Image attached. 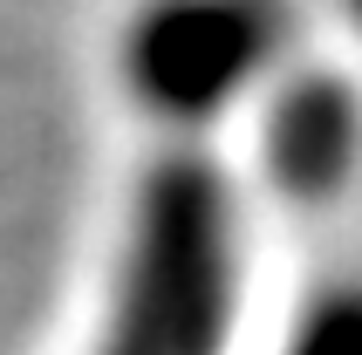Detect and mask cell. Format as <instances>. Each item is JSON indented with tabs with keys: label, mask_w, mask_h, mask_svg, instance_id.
<instances>
[{
	"label": "cell",
	"mask_w": 362,
	"mask_h": 355,
	"mask_svg": "<svg viewBox=\"0 0 362 355\" xmlns=\"http://www.w3.org/2000/svg\"><path fill=\"white\" fill-rule=\"evenodd\" d=\"M240 321V205L205 151H164L130 192L110 315L89 355H226Z\"/></svg>",
	"instance_id": "obj_1"
},
{
	"label": "cell",
	"mask_w": 362,
	"mask_h": 355,
	"mask_svg": "<svg viewBox=\"0 0 362 355\" xmlns=\"http://www.w3.org/2000/svg\"><path fill=\"white\" fill-rule=\"evenodd\" d=\"M287 41V0H144L123 28V82L158 123L205 130L281 69Z\"/></svg>",
	"instance_id": "obj_2"
},
{
	"label": "cell",
	"mask_w": 362,
	"mask_h": 355,
	"mask_svg": "<svg viewBox=\"0 0 362 355\" xmlns=\"http://www.w3.org/2000/svg\"><path fill=\"white\" fill-rule=\"evenodd\" d=\"M356 144H362V110L342 76L301 69V76L274 82V103L260 123V164L287 198H308V205L328 198L356 164Z\"/></svg>",
	"instance_id": "obj_3"
},
{
	"label": "cell",
	"mask_w": 362,
	"mask_h": 355,
	"mask_svg": "<svg viewBox=\"0 0 362 355\" xmlns=\"http://www.w3.org/2000/svg\"><path fill=\"white\" fill-rule=\"evenodd\" d=\"M281 355H362V280L308 301V315L294 321Z\"/></svg>",
	"instance_id": "obj_4"
},
{
	"label": "cell",
	"mask_w": 362,
	"mask_h": 355,
	"mask_svg": "<svg viewBox=\"0 0 362 355\" xmlns=\"http://www.w3.org/2000/svg\"><path fill=\"white\" fill-rule=\"evenodd\" d=\"M349 7H356V21H362V0H349Z\"/></svg>",
	"instance_id": "obj_5"
}]
</instances>
